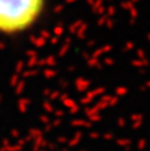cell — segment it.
<instances>
[{
    "label": "cell",
    "mask_w": 150,
    "mask_h": 151,
    "mask_svg": "<svg viewBox=\"0 0 150 151\" xmlns=\"http://www.w3.org/2000/svg\"><path fill=\"white\" fill-rule=\"evenodd\" d=\"M45 7L47 0H0V35L29 31L41 19Z\"/></svg>",
    "instance_id": "obj_1"
}]
</instances>
